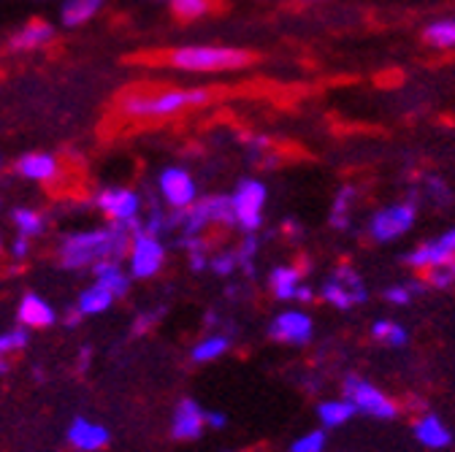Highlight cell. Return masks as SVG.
<instances>
[{
  "label": "cell",
  "instance_id": "obj_1",
  "mask_svg": "<svg viewBox=\"0 0 455 452\" xmlns=\"http://www.w3.org/2000/svg\"><path fill=\"white\" fill-rule=\"evenodd\" d=\"M131 239H133L131 225L106 222V225H95V228H79L57 239L54 258L57 266L66 271H90L100 260L125 263Z\"/></svg>",
  "mask_w": 455,
  "mask_h": 452
},
{
  "label": "cell",
  "instance_id": "obj_2",
  "mask_svg": "<svg viewBox=\"0 0 455 452\" xmlns=\"http://www.w3.org/2000/svg\"><path fill=\"white\" fill-rule=\"evenodd\" d=\"M209 87H165V90H131L120 98V115L131 120H168L188 108L212 100Z\"/></svg>",
  "mask_w": 455,
  "mask_h": 452
},
{
  "label": "cell",
  "instance_id": "obj_3",
  "mask_svg": "<svg viewBox=\"0 0 455 452\" xmlns=\"http://www.w3.org/2000/svg\"><path fill=\"white\" fill-rule=\"evenodd\" d=\"M165 60L171 68L185 71V74H225V71H242L247 68L255 54L236 49V46H177L165 54Z\"/></svg>",
  "mask_w": 455,
  "mask_h": 452
},
{
  "label": "cell",
  "instance_id": "obj_4",
  "mask_svg": "<svg viewBox=\"0 0 455 452\" xmlns=\"http://www.w3.org/2000/svg\"><path fill=\"white\" fill-rule=\"evenodd\" d=\"M212 225L236 228L231 195H198L196 203L182 211L171 209V234H177V239L204 236Z\"/></svg>",
  "mask_w": 455,
  "mask_h": 452
},
{
  "label": "cell",
  "instance_id": "obj_5",
  "mask_svg": "<svg viewBox=\"0 0 455 452\" xmlns=\"http://www.w3.org/2000/svg\"><path fill=\"white\" fill-rule=\"evenodd\" d=\"M317 298H323L333 309L345 312V309L363 306L369 301V288H366L363 276L353 266H336L320 285Z\"/></svg>",
  "mask_w": 455,
  "mask_h": 452
},
{
  "label": "cell",
  "instance_id": "obj_6",
  "mask_svg": "<svg viewBox=\"0 0 455 452\" xmlns=\"http://www.w3.org/2000/svg\"><path fill=\"white\" fill-rule=\"evenodd\" d=\"M92 206L108 219L117 225H136L144 217V193L133 187H120V185H108L92 193Z\"/></svg>",
  "mask_w": 455,
  "mask_h": 452
},
{
  "label": "cell",
  "instance_id": "obj_7",
  "mask_svg": "<svg viewBox=\"0 0 455 452\" xmlns=\"http://www.w3.org/2000/svg\"><path fill=\"white\" fill-rule=\"evenodd\" d=\"M341 390H345V399L355 404L358 415H369L374 420H395L398 412H402V407L382 387H377L361 374H347L345 382H341Z\"/></svg>",
  "mask_w": 455,
  "mask_h": 452
},
{
  "label": "cell",
  "instance_id": "obj_8",
  "mask_svg": "<svg viewBox=\"0 0 455 452\" xmlns=\"http://www.w3.org/2000/svg\"><path fill=\"white\" fill-rule=\"evenodd\" d=\"M415 217H418V203L415 201H398V203H390L379 211H374L366 222V236L377 244H387V242H395L402 239L404 234L412 231L415 225Z\"/></svg>",
  "mask_w": 455,
  "mask_h": 452
},
{
  "label": "cell",
  "instance_id": "obj_9",
  "mask_svg": "<svg viewBox=\"0 0 455 452\" xmlns=\"http://www.w3.org/2000/svg\"><path fill=\"white\" fill-rule=\"evenodd\" d=\"M266 198H268V187L255 177H247L234 187L231 203H234V217H236V228L239 231L258 234L263 228Z\"/></svg>",
  "mask_w": 455,
  "mask_h": 452
},
{
  "label": "cell",
  "instance_id": "obj_10",
  "mask_svg": "<svg viewBox=\"0 0 455 452\" xmlns=\"http://www.w3.org/2000/svg\"><path fill=\"white\" fill-rule=\"evenodd\" d=\"M168 260V247L163 236H155L144 228H133L131 250H128V271L133 279H152L163 271Z\"/></svg>",
  "mask_w": 455,
  "mask_h": 452
},
{
  "label": "cell",
  "instance_id": "obj_11",
  "mask_svg": "<svg viewBox=\"0 0 455 452\" xmlns=\"http://www.w3.org/2000/svg\"><path fill=\"white\" fill-rule=\"evenodd\" d=\"M157 195H160V201L168 209L182 211V209L196 203L198 182H196V177L188 171V168H182V165H165L163 171L157 174Z\"/></svg>",
  "mask_w": 455,
  "mask_h": 452
},
{
  "label": "cell",
  "instance_id": "obj_12",
  "mask_svg": "<svg viewBox=\"0 0 455 452\" xmlns=\"http://www.w3.org/2000/svg\"><path fill=\"white\" fill-rule=\"evenodd\" d=\"M268 336L279 345L307 347L315 336V320L301 309H284L268 322Z\"/></svg>",
  "mask_w": 455,
  "mask_h": 452
},
{
  "label": "cell",
  "instance_id": "obj_13",
  "mask_svg": "<svg viewBox=\"0 0 455 452\" xmlns=\"http://www.w3.org/2000/svg\"><path fill=\"white\" fill-rule=\"evenodd\" d=\"M14 177L33 182V185H49L60 177V160L52 152H28L20 155L12 165Z\"/></svg>",
  "mask_w": 455,
  "mask_h": 452
},
{
  "label": "cell",
  "instance_id": "obj_14",
  "mask_svg": "<svg viewBox=\"0 0 455 452\" xmlns=\"http://www.w3.org/2000/svg\"><path fill=\"white\" fill-rule=\"evenodd\" d=\"M206 431V409L196 399H182L171 415V436L177 441H196Z\"/></svg>",
  "mask_w": 455,
  "mask_h": 452
},
{
  "label": "cell",
  "instance_id": "obj_15",
  "mask_svg": "<svg viewBox=\"0 0 455 452\" xmlns=\"http://www.w3.org/2000/svg\"><path fill=\"white\" fill-rule=\"evenodd\" d=\"M57 38V28L49 20H30L28 25H22L20 30H14L9 36L6 49L12 54H28V52H41L49 44H54Z\"/></svg>",
  "mask_w": 455,
  "mask_h": 452
},
{
  "label": "cell",
  "instance_id": "obj_16",
  "mask_svg": "<svg viewBox=\"0 0 455 452\" xmlns=\"http://www.w3.org/2000/svg\"><path fill=\"white\" fill-rule=\"evenodd\" d=\"M66 439L79 452H100L111 441V433H108L106 425H100L95 420L74 417L71 425H68V431H66Z\"/></svg>",
  "mask_w": 455,
  "mask_h": 452
},
{
  "label": "cell",
  "instance_id": "obj_17",
  "mask_svg": "<svg viewBox=\"0 0 455 452\" xmlns=\"http://www.w3.org/2000/svg\"><path fill=\"white\" fill-rule=\"evenodd\" d=\"M412 433L418 439V444H423L426 449H447L452 444V431L450 425L434 415V412H420L412 423Z\"/></svg>",
  "mask_w": 455,
  "mask_h": 452
},
{
  "label": "cell",
  "instance_id": "obj_18",
  "mask_svg": "<svg viewBox=\"0 0 455 452\" xmlns=\"http://www.w3.org/2000/svg\"><path fill=\"white\" fill-rule=\"evenodd\" d=\"M17 320L28 330H44V328H52L57 322V312H54V306L44 296L25 293L20 306H17Z\"/></svg>",
  "mask_w": 455,
  "mask_h": 452
},
{
  "label": "cell",
  "instance_id": "obj_19",
  "mask_svg": "<svg viewBox=\"0 0 455 452\" xmlns=\"http://www.w3.org/2000/svg\"><path fill=\"white\" fill-rule=\"evenodd\" d=\"M90 274H92L95 282H100L103 288H108L114 296H117V301L125 298V296L131 293V282H133V276H131V271H128L120 260H100V263H95V266L90 268Z\"/></svg>",
  "mask_w": 455,
  "mask_h": 452
},
{
  "label": "cell",
  "instance_id": "obj_20",
  "mask_svg": "<svg viewBox=\"0 0 455 452\" xmlns=\"http://www.w3.org/2000/svg\"><path fill=\"white\" fill-rule=\"evenodd\" d=\"M304 285V268L301 266H276L268 274V288L276 301H296L299 288Z\"/></svg>",
  "mask_w": 455,
  "mask_h": 452
},
{
  "label": "cell",
  "instance_id": "obj_21",
  "mask_svg": "<svg viewBox=\"0 0 455 452\" xmlns=\"http://www.w3.org/2000/svg\"><path fill=\"white\" fill-rule=\"evenodd\" d=\"M106 6V0H63L60 4V25L66 30H76L98 17V12Z\"/></svg>",
  "mask_w": 455,
  "mask_h": 452
},
{
  "label": "cell",
  "instance_id": "obj_22",
  "mask_svg": "<svg viewBox=\"0 0 455 452\" xmlns=\"http://www.w3.org/2000/svg\"><path fill=\"white\" fill-rule=\"evenodd\" d=\"M114 304H117V296H114L108 288H103L100 282H95L92 279V285L90 288H84L82 293H79V298H76V309L84 314V320L87 317H98V314H106Z\"/></svg>",
  "mask_w": 455,
  "mask_h": 452
},
{
  "label": "cell",
  "instance_id": "obj_23",
  "mask_svg": "<svg viewBox=\"0 0 455 452\" xmlns=\"http://www.w3.org/2000/svg\"><path fill=\"white\" fill-rule=\"evenodd\" d=\"M9 219H12L14 231H17L20 236H28V239H33V242L41 239V236L46 234V228H49V217H46L44 211L33 209V206H17V209H12Z\"/></svg>",
  "mask_w": 455,
  "mask_h": 452
},
{
  "label": "cell",
  "instance_id": "obj_24",
  "mask_svg": "<svg viewBox=\"0 0 455 452\" xmlns=\"http://www.w3.org/2000/svg\"><path fill=\"white\" fill-rule=\"evenodd\" d=\"M355 415H358V409L350 399H325L317 404V420L325 431L347 425Z\"/></svg>",
  "mask_w": 455,
  "mask_h": 452
},
{
  "label": "cell",
  "instance_id": "obj_25",
  "mask_svg": "<svg viewBox=\"0 0 455 452\" xmlns=\"http://www.w3.org/2000/svg\"><path fill=\"white\" fill-rule=\"evenodd\" d=\"M450 258H455V252H450L442 244V239H434V242H426V244L415 247L412 252H407L404 263L410 268H415V271H428V268H434V266H439V263H444Z\"/></svg>",
  "mask_w": 455,
  "mask_h": 452
},
{
  "label": "cell",
  "instance_id": "obj_26",
  "mask_svg": "<svg viewBox=\"0 0 455 452\" xmlns=\"http://www.w3.org/2000/svg\"><path fill=\"white\" fill-rule=\"evenodd\" d=\"M355 203H358V190L353 185H345L333 203H331V214H328V222H331V228L336 231H347L350 228V222H353V211H355Z\"/></svg>",
  "mask_w": 455,
  "mask_h": 452
},
{
  "label": "cell",
  "instance_id": "obj_27",
  "mask_svg": "<svg viewBox=\"0 0 455 452\" xmlns=\"http://www.w3.org/2000/svg\"><path fill=\"white\" fill-rule=\"evenodd\" d=\"M234 347V338L228 333H209L201 342H196V347L190 350L193 363H214L217 358L228 355Z\"/></svg>",
  "mask_w": 455,
  "mask_h": 452
},
{
  "label": "cell",
  "instance_id": "obj_28",
  "mask_svg": "<svg viewBox=\"0 0 455 452\" xmlns=\"http://www.w3.org/2000/svg\"><path fill=\"white\" fill-rule=\"evenodd\" d=\"M371 338L385 347H390V350H402L410 342V333L402 322H395V320H377L371 325Z\"/></svg>",
  "mask_w": 455,
  "mask_h": 452
},
{
  "label": "cell",
  "instance_id": "obj_29",
  "mask_svg": "<svg viewBox=\"0 0 455 452\" xmlns=\"http://www.w3.org/2000/svg\"><path fill=\"white\" fill-rule=\"evenodd\" d=\"M30 342V330L25 325L0 333V361H12L17 353H22Z\"/></svg>",
  "mask_w": 455,
  "mask_h": 452
},
{
  "label": "cell",
  "instance_id": "obj_30",
  "mask_svg": "<svg viewBox=\"0 0 455 452\" xmlns=\"http://www.w3.org/2000/svg\"><path fill=\"white\" fill-rule=\"evenodd\" d=\"M423 38L436 49H455V20H439L431 22L423 33Z\"/></svg>",
  "mask_w": 455,
  "mask_h": 452
},
{
  "label": "cell",
  "instance_id": "obj_31",
  "mask_svg": "<svg viewBox=\"0 0 455 452\" xmlns=\"http://www.w3.org/2000/svg\"><path fill=\"white\" fill-rule=\"evenodd\" d=\"M171 12H174L177 20L182 22H193V20H201L212 12V0H168Z\"/></svg>",
  "mask_w": 455,
  "mask_h": 452
},
{
  "label": "cell",
  "instance_id": "obj_32",
  "mask_svg": "<svg viewBox=\"0 0 455 452\" xmlns=\"http://www.w3.org/2000/svg\"><path fill=\"white\" fill-rule=\"evenodd\" d=\"M426 285H431V288H436V290H450V288H455V258H450V260H444V263L428 268V271H426Z\"/></svg>",
  "mask_w": 455,
  "mask_h": 452
},
{
  "label": "cell",
  "instance_id": "obj_33",
  "mask_svg": "<svg viewBox=\"0 0 455 452\" xmlns=\"http://www.w3.org/2000/svg\"><path fill=\"white\" fill-rule=\"evenodd\" d=\"M325 447H328V431L320 425V428H315V431H309L304 436H296L291 441L288 452H325Z\"/></svg>",
  "mask_w": 455,
  "mask_h": 452
},
{
  "label": "cell",
  "instance_id": "obj_34",
  "mask_svg": "<svg viewBox=\"0 0 455 452\" xmlns=\"http://www.w3.org/2000/svg\"><path fill=\"white\" fill-rule=\"evenodd\" d=\"M260 242L255 239V234H247L244 242H239L236 247V258H239V271H244L247 276H255V258H258Z\"/></svg>",
  "mask_w": 455,
  "mask_h": 452
},
{
  "label": "cell",
  "instance_id": "obj_35",
  "mask_svg": "<svg viewBox=\"0 0 455 452\" xmlns=\"http://www.w3.org/2000/svg\"><path fill=\"white\" fill-rule=\"evenodd\" d=\"M423 282H404V285H393L385 290V301L393 304V306H407L423 288Z\"/></svg>",
  "mask_w": 455,
  "mask_h": 452
},
{
  "label": "cell",
  "instance_id": "obj_36",
  "mask_svg": "<svg viewBox=\"0 0 455 452\" xmlns=\"http://www.w3.org/2000/svg\"><path fill=\"white\" fill-rule=\"evenodd\" d=\"M209 271L217 274V276H231L239 271V258H236V250H222V252H214L212 260H209Z\"/></svg>",
  "mask_w": 455,
  "mask_h": 452
},
{
  "label": "cell",
  "instance_id": "obj_37",
  "mask_svg": "<svg viewBox=\"0 0 455 452\" xmlns=\"http://www.w3.org/2000/svg\"><path fill=\"white\" fill-rule=\"evenodd\" d=\"M163 314H165V309H163V306H157L155 312H152V309L139 312V314H136V320H133V333H136V336L149 333V330L160 322V317H163Z\"/></svg>",
  "mask_w": 455,
  "mask_h": 452
},
{
  "label": "cell",
  "instance_id": "obj_38",
  "mask_svg": "<svg viewBox=\"0 0 455 452\" xmlns=\"http://www.w3.org/2000/svg\"><path fill=\"white\" fill-rule=\"evenodd\" d=\"M30 250H33V239H28V236H14V242L9 244V255H12V260L14 263H25L28 258H30Z\"/></svg>",
  "mask_w": 455,
  "mask_h": 452
},
{
  "label": "cell",
  "instance_id": "obj_39",
  "mask_svg": "<svg viewBox=\"0 0 455 452\" xmlns=\"http://www.w3.org/2000/svg\"><path fill=\"white\" fill-rule=\"evenodd\" d=\"M206 428H214V431H222L228 428V417L222 412H214V409H206Z\"/></svg>",
  "mask_w": 455,
  "mask_h": 452
},
{
  "label": "cell",
  "instance_id": "obj_40",
  "mask_svg": "<svg viewBox=\"0 0 455 452\" xmlns=\"http://www.w3.org/2000/svg\"><path fill=\"white\" fill-rule=\"evenodd\" d=\"M315 298H317V293L312 290V285H301L299 293H296V301H299V304H312Z\"/></svg>",
  "mask_w": 455,
  "mask_h": 452
},
{
  "label": "cell",
  "instance_id": "obj_41",
  "mask_svg": "<svg viewBox=\"0 0 455 452\" xmlns=\"http://www.w3.org/2000/svg\"><path fill=\"white\" fill-rule=\"evenodd\" d=\"M82 320H84V314H82L76 306H71V309H68V314H66V328H76Z\"/></svg>",
  "mask_w": 455,
  "mask_h": 452
},
{
  "label": "cell",
  "instance_id": "obj_42",
  "mask_svg": "<svg viewBox=\"0 0 455 452\" xmlns=\"http://www.w3.org/2000/svg\"><path fill=\"white\" fill-rule=\"evenodd\" d=\"M90 361H92V350H90V347H82V353H79V361H76L79 371H87Z\"/></svg>",
  "mask_w": 455,
  "mask_h": 452
},
{
  "label": "cell",
  "instance_id": "obj_43",
  "mask_svg": "<svg viewBox=\"0 0 455 452\" xmlns=\"http://www.w3.org/2000/svg\"><path fill=\"white\" fill-rule=\"evenodd\" d=\"M439 239H442V244H444V247H447L450 252H455V228L444 231V234H442Z\"/></svg>",
  "mask_w": 455,
  "mask_h": 452
},
{
  "label": "cell",
  "instance_id": "obj_44",
  "mask_svg": "<svg viewBox=\"0 0 455 452\" xmlns=\"http://www.w3.org/2000/svg\"><path fill=\"white\" fill-rule=\"evenodd\" d=\"M12 369V361H0V374H9Z\"/></svg>",
  "mask_w": 455,
  "mask_h": 452
},
{
  "label": "cell",
  "instance_id": "obj_45",
  "mask_svg": "<svg viewBox=\"0 0 455 452\" xmlns=\"http://www.w3.org/2000/svg\"><path fill=\"white\" fill-rule=\"evenodd\" d=\"M4 168H6V163H4V157H0V174H4Z\"/></svg>",
  "mask_w": 455,
  "mask_h": 452
},
{
  "label": "cell",
  "instance_id": "obj_46",
  "mask_svg": "<svg viewBox=\"0 0 455 452\" xmlns=\"http://www.w3.org/2000/svg\"><path fill=\"white\" fill-rule=\"evenodd\" d=\"M0 255H4V239H0Z\"/></svg>",
  "mask_w": 455,
  "mask_h": 452
},
{
  "label": "cell",
  "instance_id": "obj_47",
  "mask_svg": "<svg viewBox=\"0 0 455 452\" xmlns=\"http://www.w3.org/2000/svg\"><path fill=\"white\" fill-rule=\"evenodd\" d=\"M157 4H168V0H157Z\"/></svg>",
  "mask_w": 455,
  "mask_h": 452
},
{
  "label": "cell",
  "instance_id": "obj_48",
  "mask_svg": "<svg viewBox=\"0 0 455 452\" xmlns=\"http://www.w3.org/2000/svg\"><path fill=\"white\" fill-rule=\"evenodd\" d=\"M0 206H4V201H0Z\"/></svg>",
  "mask_w": 455,
  "mask_h": 452
}]
</instances>
